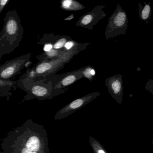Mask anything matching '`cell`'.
Instances as JSON below:
<instances>
[{
    "instance_id": "6da1fadb",
    "label": "cell",
    "mask_w": 153,
    "mask_h": 153,
    "mask_svg": "<svg viewBox=\"0 0 153 153\" xmlns=\"http://www.w3.org/2000/svg\"><path fill=\"white\" fill-rule=\"evenodd\" d=\"M0 153H49L46 131L42 125L27 120L2 140Z\"/></svg>"
},
{
    "instance_id": "7a4b0ae2",
    "label": "cell",
    "mask_w": 153,
    "mask_h": 153,
    "mask_svg": "<svg viewBox=\"0 0 153 153\" xmlns=\"http://www.w3.org/2000/svg\"><path fill=\"white\" fill-rule=\"evenodd\" d=\"M24 28L17 12L9 10L6 14L1 33H0V60L19 46L23 39Z\"/></svg>"
},
{
    "instance_id": "3957f363",
    "label": "cell",
    "mask_w": 153,
    "mask_h": 153,
    "mask_svg": "<svg viewBox=\"0 0 153 153\" xmlns=\"http://www.w3.org/2000/svg\"><path fill=\"white\" fill-rule=\"evenodd\" d=\"M53 78L54 76L42 80H33L23 74L18 81L17 86L27 93L24 100L51 99L65 92L64 89L54 88Z\"/></svg>"
},
{
    "instance_id": "277c9868",
    "label": "cell",
    "mask_w": 153,
    "mask_h": 153,
    "mask_svg": "<svg viewBox=\"0 0 153 153\" xmlns=\"http://www.w3.org/2000/svg\"><path fill=\"white\" fill-rule=\"evenodd\" d=\"M82 50L68 51L59 58L42 61L33 68L27 69L24 74L33 80H42L54 76L65 64L70 62L73 56L78 54Z\"/></svg>"
},
{
    "instance_id": "5b68a950",
    "label": "cell",
    "mask_w": 153,
    "mask_h": 153,
    "mask_svg": "<svg viewBox=\"0 0 153 153\" xmlns=\"http://www.w3.org/2000/svg\"><path fill=\"white\" fill-rule=\"evenodd\" d=\"M128 19L125 10L118 4L114 13L109 18L105 29V38L111 39L120 35H124L128 26Z\"/></svg>"
},
{
    "instance_id": "8992f818",
    "label": "cell",
    "mask_w": 153,
    "mask_h": 153,
    "mask_svg": "<svg viewBox=\"0 0 153 153\" xmlns=\"http://www.w3.org/2000/svg\"><path fill=\"white\" fill-rule=\"evenodd\" d=\"M32 53H27L17 58L7 61L0 66V79L10 80L20 73L21 71L30 61Z\"/></svg>"
},
{
    "instance_id": "52a82bcc",
    "label": "cell",
    "mask_w": 153,
    "mask_h": 153,
    "mask_svg": "<svg viewBox=\"0 0 153 153\" xmlns=\"http://www.w3.org/2000/svg\"><path fill=\"white\" fill-rule=\"evenodd\" d=\"M100 94V92H94L74 100L57 113L55 115V120H60L72 114L77 110L92 102Z\"/></svg>"
},
{
    "instance_id": "ba28073f",
    "label": "cell",
    "mask_w": 153,
    "mask_h": 153,
    "mask_svg": "<svg viewBox=\"0 0 153 153\" xmlns=\"http://www.w3.org/2000/svg\"><path fill=\"white\" fill-rule=\"evenodd\" d=\"M105 7V6L103 5L97 6L91 11L80 17L76 26L92 30L100 20L106 16V14L103 10Z\"/></svg>"
},
{
    "instance_id": "9c48e42d",
    "label": "cell",
    "mask_w": 153,
    "mask_h": 153,
    "mask_svg": "<svg viewBox=\"0 0 153 153\" xmlns=\"http://www.w3.org/2000/svg\"><path fill=\"white\" fill-rule=\"evenodd\" d=\"M82 68L69 72L62 75L54 76L53 87L56 89H64L77 80L84 78Z\"/></svg>"
},
{
    "instance_id": "30bf717a",
    "label": "cell",
    "mask_w": 153,
    "mask_h": 153,
    "mask_svg": "<svg viewBox=\"0 0 153 153\" xmlns=\"http://www.w3.org/2000/svg\"><path fill=\"white\" fill-rule=\"evenodd\" d=\"M123 76L116 75L105 79V85L112 97L119 103H121L123 95Z\"/></svg>"
},
{
    "instance_id": "8fae6325",
    "label": "cell",
    "mask_w": 153,
    "mask_h": 153,
    "mask_svg": "<svg viewBox=\"0 0 153 153\" xmlns=\"http://www.w3.org/2000/svg\"><path fill=\"white\" fill-rule=\"evenodd\" d=\"M17 82L15 80H5L0 79V98L9 97L12 95L11 91L16 89Z\"/></svg>"
},
{
    "instance_id": "7c38bea8",
    "label": "cell",
    "mask_w": 153,
    "mask_h": 153,
    "mask_svg": "<svg viewBox=\"0 0 153 153\" xmlns=\"http://www.w3.org/2000/svg\"><path fill=\"white\" fill-rule=\"evenodd\" d=\"M61 8L67 11H78L85 7L81 3L73 0H63L61 1Z\"/></svg>"
},
{
    "instance_id": "4fadbf2b",
    "label": "cell",
    "mask_w": 153,
    "mask_h": 153,
    "mask_svg": "<svg viewBox=\"0 0 153 153\" xmlns=\"http://www.w3.org/2000/svg\"><path fill=\"white\" fill-rule=\"evenodd\" d=\"M71 40V38L69 36H59V38L57 40H56V41L54 42L53 43H51L52 44L53 48L54 50L63 51H63H62V48H64L65 44L68 41Z\"/></svg>"
},
{
    "instance_id": "5bb4252c",
    "label": "cell",
    "mask_w": 153,
    "mask_h": 153,
    "mask_svg": "<svg viewBox=\"0 0 153 153\" xmlns=\"http://www.w3.org/2000/svg\"><path fill=\"white\" fill-rule=\"evenodd\" d=\"M151 6L150 3L146 4L145 3V6L141 9V10H139V16L140 19L143 21H147L150 19L151 16Z\"/></svg>"
},
{
    "instance_id": "9a60e30c",
    "label": "cell",
    "mask_w": 153,
    "mask_h": 153,
    "mask_svg": "<svg viewBox=\"0 0 153 153\" xmlns=\"http://www.w3.org/2000/svg\"><path fill=\"white\" fill-rule=\"evenodd\" d=\"M83 76L84 77L90 80H92L95 76V71L94 68L90 66H87L82 68Z\"/></svg>"
},
{
    "instance_id": "2e32d148",
    "label": "cell",
    "mask_w": 153,
    "mask_h": 153,
    "mask_svg": "<svg viewBox=\"0 0 153 153\" xmlns=\"http://www.w3.org/2000/svg\"><path fill=\"white\" fill-rule=\"evenodd\" d=\"M93 146L94 149L95 150L96 153H106L104 150L99 146V144H97V142H93L92 144V146Z\"/></svg>"
},
{
    "instance_id": "e0dca14e",
    "label": "cell",
    "mask_w": 153,
    "mask_h": 153,
    "mask_svg": "<svg viewBox=\"0 0 153 153\" xmlns=\"http://www.w3.org/2000/svg\"><path fill=\"white\" fill-rule=\"evenodd\" d=\"M9 1L10 0H0V15Z\"/></svg>"
},
{
    "instance_id": "ac0fdd59",
    "label": "cell",
    "mask_w": 153,
    "mask_h": 153,
    "mask_svg": "<svg viewBox=\"0 0 153 153\" xmlns=\"http://www.w3.org/2000/svg\"><path fill=\"white\" fill-rule=\"evenodd\" d=\"M53 49V45L51 43L46 42L44 46L43 50L45 52H47L50 51L51 50Z\"/></svg>"
}]
</instances>
